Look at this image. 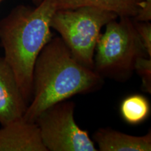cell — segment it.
<instances>
[{
  "mask_svg": "<svg viewBox=\"0 0 151 151\" xmlns=\"http://www.w3.org/2000/svg\"><path fill=\"white\" fill-rule=\"evenodd\" d=\"M103 83L102 76L73 58L61 38L52 37L36 60L32 95L23 118L35 122L48 107L76 94L94 92Z\"/></svg>",
  "mask_w": 151,
  "mask_h": 151,
  "instance_id": "6da1fadb",
  "label": "cell"
},
{
  "mask_svg": "<svg viewBox=\"0 0 151 151\" xmlns=\"http://www.w3.org/2000/svg\"><path fill=\"white\" fill-rule=\"evenodd\" d=\"M56 8L52 0L35 7L18 5L0 20V42L26 102L32 95L33 69L39 52L53 37L50 20Z\"/></svg>",
  "mask_w": 151,
  "mask_h": 151,
  "instance_id": "7a4b0ae2",
  "label": "cell"
},
{
  "mask_svg": "<svg viewBox=\"0 0 151 151\" xmlns=\"http://www.w3.org/2000/svg\"><path fill=\"white\" fill-rule=\"evenodd\" d=\"M119 18L108 22L104 32L100 35L94 50V70L103 78L125 81L134 71L138 58L148 55L133 19Z\"/></svg>",
  "mask_w": 151,
  "mask_h": 151,
  "instance_id": "3957f363",
  "label": "cell"
},
{
  "mask_svg": "<svg viewBox=\"0 0 151 151\" xmlns=\"http://www.w3.org/2000/svg\"><path fill=\"white\" fill-rule=\"evenodd\" d=\"M118 16L115 13L93 6L56 10L50 27L60 38L77 61L94 69V50L101 31Z\"/></svg>",
  "mask_w": 151,
  "mask_h": 151,
  "instance_id": "277c9868",
  "label": "cell"
},
{
  "mask_svg": "<svg viewBox=\"0 0 151 151\" xmlns=\"http://www.w3.org/2000/svg\"><path fill=\"white\" fill-rule=\"evenodd\" d=\"M75 103L60 101L43 110L35 119L47 151H97L89 133L74 119Z\"/></svg>",
  "mask_w": 151,
  "mask_h": 151,
  "instance_id": "5b68a950",
  "label": "cell"
},
{
  "mask_svg": "<svg viewBox=\"0 0 151 151\" xmlns=\"http://www.w3.org/2000/svg\"><path fill=\"white\" fill-rule=\"evenodd\" d=\"M27 106L14 72L0 58V124L4 126L23 118Z\"/></svg>",
  "mask_w": 151,
  "mask_h": 151,
  "instance_id": "8992f818",
  "label": "cell"
},
{
  "mask_svg": "<svg viewBox=\"0 0 151 151\" xmlns=\"http://www.w3.org/2000/svg\"><path fill=\"white\" fill-rule=\"evenodd\" d=\"M0 151H47L35 122L22 118L0 129Z\"/></svg>",
  "mask_w": 151,
  "mask_h": 151,
  "instance_id": "52a82bcc",
  "label": "cell"
},
{
  "mask_svg": "<svg viewBox=\"0 0 151 151\" xmlns=\"http://www.w3.org/2000/svg\"><path fill=\"white\" fill-rule=\"evenodd\" d=\"M100 151H150L151 132L133 136L111 128H100L93 135Z\"/></svg>",
  "mask_w": 151,
  "mask_h": 151,
  "instance_id": "ba28073f",
  "label": "cell"
},
{
  "mask_svg": "<svg viewBox=\"0 0 151 151\" xmlns=\"http://www.w3.org/2000/svg\"><path fill=\"white\" fill-rule=\"evenodd\" d=\"M56 10L93 6L115 13L120 17L134 18L143 6V0H52Z\"/></svg>",
  "mask_w": 151,
  "mask_h": 151,
  "instance_id": "9c48e42d",
  "label": "cell"
},
{
  "mask_svg": "<svg viewBox=\"0 0 151 151\" xmlns=\"http://www.w3.org/2000/svg\"><path fill=\"white\" fill-rule=\"evenodd\" d=\"M150 104L145 96L132 94L122 100L120 106L122 118L129 124H139L147 120L150 114Z\"/></svg>",
  "mask_w": 151,
  "mask_h": 151,
  "instance_id": "30bf717a",
  "label": "cell"
},
{
  "mask_svg": "<svg viewBox=\"0 0 151 151\" xmlns=\"http://www.w3.org/2000/svg\"><path fill=\"white\" fill-rule=\"evenodd\" d=\"M134 71L141 78L142 88L145 91L151 92V58L148 56L140 57L134 65Z\"/></svg>",
  "mask_w": 151,
  "mask_h": 151,
  "instance_id": "8fae6325",
  "label": "cell"
},
{
  "mask_svg": "<svg viewBox=\"0 0 151 151\" xmlns=\"http://www.w3.org/2000/svg\"><path fill=\"white\" fill-rule=\"evenodd\" d=\"M134 27L147 55L151 58V24L150 21L134 20Z\"/></svg>",
  "mask_w": 151,
  "mask_h": 151,
  "instance_id": "7c38bea8",
  "label": "cell"
},
{
  "mask_svg": "<svg viewBox=\"0 0 151 151\" xmlns=\"http://www.w3.org/2000/svg\"><path fill=\"white\" fill-rule=\"evenodd\" d=\"M133 19L136 21H150L151 20V0H143V6Z\"/></svg>",
  "mask_w": 151,
  "mask_h": 151,
  "instance_id": "4fadbf2b",
  "label": "cell"
},
{
  "mask_svg": "<svg viewBox=\"0 0 151 151\" xmlns=\"http://www.w3.org/2000/svg\"><path fill=\"white\" fill-rule=\"evenodd\" d=\"M32 2L35 4V6H37V5L39 4V3H40L41 1H42V0H32Z\"/></svg>",
  "mask_w": 151,
  "mask_h": 151,
  "instance_id": "5bb4252c",
  "label": "cell"
},
{
  "mask_svg": "<svg viewBox=\"0 0 151 151\" xmlns=\"http://www.w3.org/2000/svg\"><path fill=\"white\" fill-rule=\"evenodd\" d=\"M1 1H2V0H0V2H1Z\"/></svg>",
  "mask_w": 151,
  "mask_h": 151,
  "instance_id": "9a60e30c",
  "label": "cell"
}]
</instances>
